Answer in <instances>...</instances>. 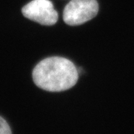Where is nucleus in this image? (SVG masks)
<instances>
[{
	"instance_id": "obj_1",
	"label": "nucleus",
	"mask_w": 134,
	"mask_h": 134,
	"mask_svg": "<svg viewBox=\"0 0 134 134\" xmlns=\"http://www.w3.org/2000/svg\"><path fill=\"white\" fill-rule=\"evenodd\" d=\"M34 83L48 92H62L71 89L77 82L78 72L75 64L62 57L44 59L32 72Z\"/></svg>"
},
{
	"instance_id": "obj_2",
	"label": "nucleus",
	"mask_w": 134,
	"mask_h": 134,
	"mask_svg": "<svg viewBox=\"0 0 134 134\" xmlns=\"http://www.w3.org/2000/svg\"><path fill=\"white\" fill-rule=\"evenodd\" d=\"M98 10L97 0H71L63 10V21L71 26L80 25L96 17Z\"/></svg>"
},
{
	"instance_id": "obj_3",
	"label": "nucleus",
	"mask_w": 134,
	"mask_h": 134,
	"mask_svg": "<svg viewBox=\"0 0 134 134\" xmlns=\"http://www.w3.org/2000/svg\"><path fill=\"white\" fill-rule=\"evenodd\" d=\"M25 17L43 25H53L58 19V14L49 0H33L22 9Z\"/></svg>"
},
{
	"instance_id": "obj_4",
	"label": "nucleus",
	"mask_w": 134,
	"mask_h": 134,
	"mask_svg": "<svg viewBox=\"0 0 134 134\" xmlns=\"http://www.w3.org/2000/svg\"><path fill=\"white\" fill-rule=\"evenodd\" d=\"M0 134H12L9 125L2 116H0Z\"/></svg>"
}]
</instances>
